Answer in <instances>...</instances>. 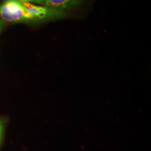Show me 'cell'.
Masks as SVG:
<instances>
[{"label": "cell", "mask_w": 151, "mask_h": 151, "mask_svg": "<svg viewBox=\"0 0 151 151\" xmlns=\"http://www.w3.org/2000/svg\"><path fill=\"white\" fill-rule=\"evenodd\" d=\"M0 18L11 22L34 21L22 2L16 0H7L0 5Z\"/></svg>", "instance_id": "cell-1"}, {"label": "cell", "mask_w": 151, "mask_h": 151, "mask_svg": "<svg viewBox=\"0 0 151 151\" xmlns=\"http://www.w3.org/2000/svg\"><path fill=\"white\" fill-rule=\"evenodd\" d=\"M81 0H46L44 5L48 8L60 11L76 6L81 3Z\"/></svg>", "instance_id": "cell-2"}, {"label": "cell", "mask_w": 151, "mask_h": 151, "mask_svg": "<svg viewBox=\"0 0 151 151\" xmlns=\"http://www.w3.org/2000/svg\"><path fill=\"white\" fill-rule=\"evenodd\" d=\"M16 1H20V2H35L41 4L42 2H45L46 0H16Z\"/></svg>", "instance_id": "cell-3"}, {"label": "cell", "mask_w": 151, "mask_h": 151, "mask_svg": "<svg viewBox=\"0 0 151 151\" xmlns=\"http://www.w3.org/2000/svg\"><path fill=\"white\" fill-rule=\"evenodd\" d=\"M3 130H4V127H3V124L1 120H0V143H1V139H2V135H3Z\"/></svg>", "instance_id": "cell-4"}, {"label": "cell", "mask_w": 151, "mask_h": 151, "mask_svg": "<svg viewBox=\"0 0 151 151\" xmlns=\"http://www.w3.org/2000/svg\"><path fill=\"white\" fill-rule=\"evenodd\" d=\"M3 27V22L1 21H0V32L1 31V29Z\"/></svg>", "instance_id": "cell-5"}]
</instances>
